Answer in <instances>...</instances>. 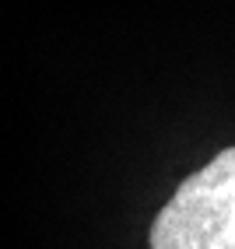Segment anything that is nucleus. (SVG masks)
<instances>
[{"instance_id":"1","label":"nucleus","mask_w":235,"mask_h":249,"mask_svg":"<svg viewBox=\"0 0 235 249\" xmlns=\"http://www.w3.org/2000/svg\"><path fill=\"white\" fill-rule=\"evenodd\" d=\"M151 249H235V147L172 193L151 225Z\"/></svg>"}]
</instances>
